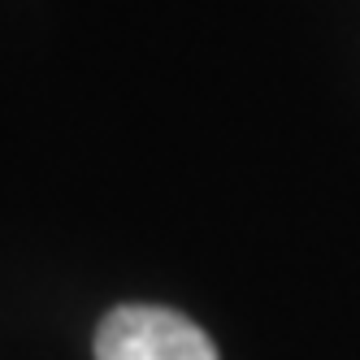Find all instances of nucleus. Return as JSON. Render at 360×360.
I'll list each match as a JSON object with an SVG mask.
<instances>
[{"label": "nucleus", "instance_id": "1", "mask_svg": "<svg viewBox=\"0 0 360 360\" xmlns=\"http://www.w3.org/2000/svg\"><path fill=\"white\" fill-rule=\"evenodd\" d=\"M96 360H217V347L174 308L122 304L96 330Z\"/></svg>", "mask_w": 360, "mask_h": 360}]
</instances>
